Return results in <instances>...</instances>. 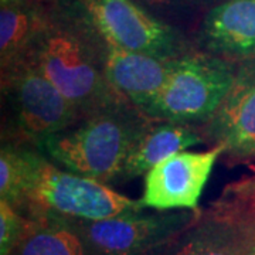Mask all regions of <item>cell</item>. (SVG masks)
<instances>
[{"label": "cell", "mask_w": 255, "mask_h": 255, "mask_svg": "<svg viewBox=\"0 0 255 255\" xmlns=\"http://www.w3.org/2000/svg\"><path fill=\"white\" fill-rule=\"evenodd\" d=\"M143 209L142 200L121 194L108 183L63 169L43 155L17 210L31 220L97 221Z\"/></svg>", "instance_id": "3957f363"}, {"label": "cell", "mask_w": 255, "mask_h": 255, "mask_svg": "<svg viewBox=\"0 0 255 255\" xmlns=\"http://www.w3.org/2000/svg\"><path fill=\"white\" fill-rule=\"evenodd\" d=\"M149 121L129 101L119 100L46 137L37 149L63 169L110 184L119 182L130 146Z\"/></svg>", "instance_id": "6da1fadb"}, {"label": "cell", "mask_w": 255, "mask_h": 255, "mask_svg": "<svg viewBox=\"0 0 255 255\" xmlns=\"http://www.w3.org/2000/svg\"><path fill=\"white\" fill-rule=\"evenodd\" d=\"M200 214L194 211L128 213L111 219L65 220L82 237L91 255H152L172 247Z\"/></svg>", "instance_id": "8992f818"}, {"label": "cell", "mask_w": 255, "mask_h": 255, "mask_svg": "<svg viewBox=\"0 0 255 255\" xmlns=\"http://www.w3.org/2000/svg\"><path fill=\"white\" fill-rule=\"evenodd\" d=\"M1 91L13 112L17 135L36 147L82 118L30 55L1 73Z\"/></svg>", "instance_id": "5b68a950"}, {"label": "cell", "mask_w": 255, "mask_h": 255, "mask_svg": "<svg viewBox=\"0 0 255 255\" xmlns=\"http://www.w3.org/2000/svg\"><path fill=\"white\" fill-rule=\"evenodd\" d=\"M43 153L27 146L4 142L0 149V200L17 210L31 183Z\"/></svg>", "instance_id": "2e32d148"}, {"label": "cell", "mask_w": 255, "mask_h": 255, "mask_svg": "<svg viewBox=\"0 0 255 255\" xmlns=\"http://www.w3.org/2000/svg\"><path fill=\"white\" fill-rule=\"evenodd\" d=\"M31 220L10 203L0 200V255H10L26 236Z\"/></svg>", "instance_id": "e0dca14e"}, {"label": "cell", "mask_w": 255, "mask_h": 255, "mask_svg": "<svg viewBox=\"0 0 255 255\" xmlns=\"http://www.w3.org/2000/svg\"><path fill=\"white\" fill-rule=\"evenodd\" d=\"M194 1H197V0H194Z\"/></svg>", "instance_id": "44dd1931"}, {"label": "cell", "mask_w": 255, "mask_h": 255, "mask_svg": "<svg viewBox=\"0 0 255 255\" xmlns=\"http://www.w3.org/2000/svg\"><path fill=\"white\" fill-rule=\"evenodd\" d=\"M87 18L112 46L176 58L187 54L182 36L133 0H84Z\"/></svg>", "instance_id": "52a82bcc"}, {"label": "cell", "mask_w": 255, "mask_h": 255, "mask_svg": "<svg viewBox=\"0 0 255 255\" xmlns=\"http://www.w3.org/2000/svg\"><path fill=\"white\" fill-rule=\"evenodd\" d=\"M176 58L127 51L107 43V80L119 97L143 112L162 91Z\"/></svg>", "instance_id": "8fae6325"}, {"label": "cell", "mask_w": 255, "mask_h": 255, "mask_svg": "<svg viewBox=\"0 0 255 255\" xmlns=\"http://www.w3.org/2000/svg\"><path fill=\"white\" fill-rule=\"evenodd\" d=\"M236 68L237 63L204 51L180 55L162 91L143 114L155 121L201 127L227 95Z\"/></svg>", "instance_id": "277c9868"}, {"label": "cell", "mask_w": 255, "mask_h": 255, "mask_svg": "<svg viewBox=\"0 0 255 255\" xmlns=\"http://www.w3.org/2000/svg\"><path fill=\"white\" fill-rule=\"evenodd\" d=\"M199 43L204 53L230 61L255 57V0H227L203 20Z\"/></svg>", "instance_id": "7c38bea8"}, {"label": "cell", "mask_w": 255, "mask_h": 255, "mask_svg": "<svg viewBox=\"0 0 255 255\" xmlns=\"http://www.w3.org/2000/svg\"><path fill=\"white\" fill-rule=\"evenodd\" d=\"M204 142L206 137L200 127L150 119L130 146L119 182L145 176L152 167L169 156Z\"/></svg>", "instance_id": "4fadbf2b"}, {"label": "cell", "mask_w": 255, "mask_h": 255, "mask_svg": "<svg viewBox=\"0 0 255 255\" xmlns=\"http://www.w3.org/2000/svg\"><path fill=\"white\" fill-rule=\"evenodd\" d=\"M41 18L21 0H1L0 63L1 73L24 60L31 50Z\"/></svg>", "instance_id": "5bb4252c"}, {"label": "cell", "mask_w": 255, "mask_h": 255, "mask_svg": "<svg viewBox=\"0 0 255 255\" xmlns=\"http://www.w3.org/2000/svg\"><path fill=\"white\" fill-rule=\"evenodd\" d=\"M200 129L228 159H255V57L238 61L227 95Z\"/></svg>", "instance_id": "9c48e42d"}, {"label": "cell", "mask_w": 255, "mask_h": 255, "mask_svg": "<svg viewBox=\"0 0 255 255\" xmlns=\"http://www.w3.org/2000/svg\"><path fill=\"white\" fill-rule=\"evenodd\" d=\"M253 255H255V251H254V254H253Z\"/></svg>", "instance_id": "ffe728a7"}, {"label": "cell", "mask_w": 255, "mask_h": 255, "mask_svg": "<svg viewBox=\"0 0 255 255\" xmlns=\"http://www.w3.org/2000/svg\"><path fill=\"white\" fill-rule=\"evenodd\" d=\"M10 255H91V253L68 221L37 219L31 220L26 236Z\"/></svg>", "instance_id": "9a60e30c"}, {"label": "cell", "mask_w": 255, "mask_h": 255, "mask_svg": "<svg viewBox=\"0 0 255 255\" xmlns=\"http://www.w3.org/2000/svg\"><path fill=\"white\" fill-rule=\"evenodd\" d=\"M145 1L147 4H153V6H164V4H170L173 0H140Z\"/></svg>", "instance_id": "ac0fdd59"}, {"label": "cell", "mask_w": 255, "mask_h": 255, "mask_svg": "<svg viewBox=\"0 0 255 255\" xmlns=\"http://www.w3.org/2000/svg\"><path fill=\"white\" fill-rule=\"evenodd\" d=\"M254 251V221L216 201L177 238L170 255H253Z\"/></svg>", "instance_id": "30bf717a"}, {"label": "cell", "mask_w": 255, "mask_h": 255, "mask_svg": "<svg viewBox=\"0 0 255 255\" xmlns=\"http://www.w3.org/2000/svg\"><path fill=\"white\" fill-rule=\"evenodd\" d=\"M105 48L107 43L97 30L88 34L41 18L27 55L85 117L125 100L107 80Z\"/></svg>", "instance_id": "7a4b0ae2"}, {"label": "cell", "mask_w": 255, "mask_h": 255, "mask_svg": "<svg viewBox=\"0 0 255 255\" xmlns=\"http://www.w3.org/2000/svg\"><path fill=\"white\" fill-rule=\"evenodd\" d=\"M221 155L224 147L214 145L203 152L183 150L156 164L143 176L146 209L199 213L203 190Z\"/></svg>", "instance_id": "ba28073f"}, {"label": "cell", "mask_w": 255, "mask_h": 255, "mask_svg": "<svg viewBox=\"0 0 255 255\" xmlns=\"http://www.w3.org/2000/svg\"><path fill=\"white\" fill-rule=\"evenodd\" d=\"M169 251H170V248H167V250H163V251H159V253H155V254H152V255H167V254H169Z\"/></svg>", "instance_id": "d6986e66"}]
</instances>
